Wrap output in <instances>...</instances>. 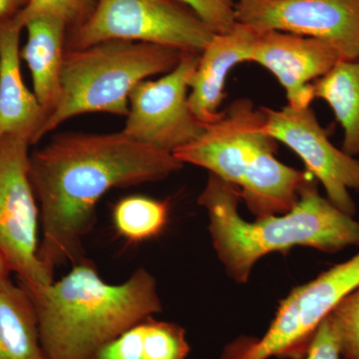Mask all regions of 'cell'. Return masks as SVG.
I'll list each match as a JSON object with an SVG mask.
<instances>
[{
    "mask_svg": "<svg viewBox=\"0 0 359 359\" xmlns=\"http://www.w3.org/2000/svg\"><path fill=\"white\" fill-rule=\"evenodd\" d=\"M184 164L173 154L110 134L65 133L30 154L29 177L39 204V257L54 276L58 266L84 257L99 200L114 188L161 181Z\"/></svg>",
    "mask_w": 359,
    "mask_h": 359,
    "instance_id": "obj_1",
    "label": "cell"
},
{
    "mask_svg": "<svg viewBox=\"0 0 359 359\" xmlns=\"http://www.w3.org/2000/svg\"><path fill=\"white\" fill-rule=\"evenodd\" d=\"M18 283L34 306L47 359H92L111 340L162 311L157 283L145 269L110 285L85 257L49 285Z\"/></svg>",
    "mask_w": 359,
    "mask_h": 359,
    "instance_id": "obj_2",
    "label": "cell"
},
{
    "mask_svg": "<svg viewBox=\"0 0 359 359\" xmlns=\"http://www.w3.org/2000/svg\"><path fill=\"white\" fill-rule=\"evenodd\" d=\"M240 190L210 174L198 203L209 216L217 256L235 282L249 280L255 264L271 252L313 248L337 252L359 245V223L318 193L314 178L302 189L287 214L245 221L238 212Z\"/></svg>",
    "mask_w": 359,
    "mask_h": 359,
    "instance_id": "obj_3",
    "label": "cell"
},
{
    "mask_svg": "<svg viewBox=\"0 0 359 359\" xmlns=\"http://www.w3.org/2000/svg\"><path fill=\"white\" fill-rule=\"evenodd\" d=\"M264 124L263 112L250 99H238L199 138L175 151L174 157L237 187L257 219L287 214L314 177L276 159L278 141Z\"/></svg>",
    "mask_w": 359,
    "mask_h": 359,
    "instance_id": "obj_4",
    "label": "cell"
},
{
    "mask_svg": "<svg viewBox=\"0 0 359 359\" xmlns=\"http://www.w3.org/2000/svg\"><path fill=\"white\" fill-rule=\"evenodd\" d=\"M183 53L162 45L125 40L66 51L60 99L37 133L34 145L75 116L95 112L128 115L130 94L135 87L173 70Z\"/></svg>",
    "mask_w": 359,
    "mask_h": 359,
    "instance_id": "obj_5",
    "label": "cell"
},
{
    "mask_svg": "<svg viewBox=\"0 0 359 359\" xmlns=\"http://www.w3.org/2000/svg\"><path fill=\"white\" fill-rule=\"evenodd\" d=\"M358 287L359 252L292 290L263 337H238L224 346L221 359L306 358L321 321Z\"/></svg>",
    "mask_w": 359,
    "mask_h": 359,
    "instance_id": "obj_6",
    "label": "cell"
},
{
    "mask_svg": "<svg viewBox=\"0 0 359 359\" xmlns=\"http://www.w3.org/2000/svg\"><path fill=\"white\" fill-rule=\"evenodd\" d=\"M214 35L197 14L174 0H97L89 18L67 32L65 49L125 40L201 54Z\"/></svg>",
    "mask_w": 359,
    "mask_h": 359,
    "instance_id": "obj_7",
    "label": "cell"
},
{
    "mask_svg": "<svg viewBox=\"0 0 359 359\" xmlns=\"http://www.w3.org/2000/svg\"><path fill=\"white\" fill-rule=\"evenodd\" d=\"M32 142L20 134L0 137V252L18 280H54L39 257V209L29 177Z\"/></svg>",
    "mask_w": 359,
    "mask_h": 359,
    "instance_id": "obj_8",
    "label": "cell"
},
{
    "mask_svg": "<svg viewBox=\"0 0 359 359\" xmlns=\"http://www.w3.org/2000/svg\"><path fill=\"white\" fill-rule=\"evenodd\" d=\"M200 54L183 53L179 65L157 80H144L130 94L121 130L129 138L173 154L204 133L188 105L189 89Z\"/></svg>",
    "mask_w": 359,
    "mask_h": 359,
    "instance_id": "obj_9",
    "label": "cell"
},
{
    "mask_svg": "<svg viewBox=\"0 0 359 359\" xmlns=\"http://www.w3.org/2000/svg\"><path fill=\"white\" fill-rule=\"evenodd\" d=\"M238 23L328 42L344 60L359 59V0H238Z\"/></svg>",
    "mask_w": 359,
    "mask_h": 359,
    "instance_id": "obj_10",
    "label": "cell"
},
{
    "mask_svg": "<svg viewBox=\"0 0 359 359\" xmlns=\"http://www.w3.org/2000/svg\"><path fill=\"white\" fill-rule=\"evenodd\" d=\"M259 109L264 117V131L292 149L323 186L327 199L353 217L356 208L349 190L359 191V161L332 145L327 130L321 126L311 106Z\"/></svg>",
    "mask_w": 359,
    "mask_h": 359,
    "instance_id": "obj_11",
    "label": "cell"
},
{
    "mask_svg": "<svg viewBox=\"0 0 359 359\" xmlns=\"http://www.w3.org/2000/svg\"><path fill=\"white\" fill-rule=\"evenodd\" d=\"M340 60L328 42L292 33L257 32L250 62L263 66L275 75L287 95V105L306 108L316 99L313 84L327 75Z\"/></svg>",
    "mask_w": 359,
    "mask_h": 359,
    "instance_id": "obj_12",
    "label": "cell"
},
{
    "mask_svg": "<svg viewBox=\"0 0 359 359\" xmlns=\"http://www.w3.org/2000/svg\"><path fill=\"white\" fill-rule=\"evenodd\" d=\"M257 32L237 23L230 32L215 33L200 54L197 69L190 82L188 105L193 115L205 126L218 121L226 93V78L235 66L250 62Z\"/></svg>",
    "mask_w": 359,
    "mask_h": 359,
    "instance_id": "obj_13",
    "label": "cell"
},
{
    "mask_svg": "<svg viewBox=\"0 0 359 359\" xmlns=\"http://www.w3.org/2000/svg\"><path fill=\"white\" fill-rule=\"evenodd\" d=\"M22 29L13 18L0 26V137L25 135L34 145L47 115L21 75Z\"/></svg>",
    "mask_w": 359,
    "mask_h": 359,
    "instance_id": "obj_14",
    "label": "cell"
},
{
    "mask_svg": "<svg viewBox=\"0 0 359 359\" xmlns=\"http://www.w3.org/2000/svg\"><path fill=\"white\" fill-rule=\"evenodd\" d=\"M25 28L27 39L20 48V57L29 68L33 93L48 117L61 96L68 28L63 21L49 16L28 21Z\"/></svg>",
    "mask_w": 359,
    "mask_h": 359,
    "instance_id": "obj_15",
    "label": "cell"
},
{
    "mask_svg": "<svg viewBox=\"0 0 359 359\" xmlns=\"http://www.w3.org/2000/svg\"><path fill=\"white\" fill-rule=\"evenodd\" d=\"M0 359H47L32 299L9 278L0 280Z\"/></svg>",
    "mask_w": 359,
    "mask_h": 359,
    "instance_id": "obj_16",
    "label": "cell"
},
{
    "mask_svg": "<svg viewBox=\"0 0 359 359\" xmlns=\"http://www.w3.org/2000/svg\"><path fill=\"white\" fill-rule=\"evenodd\" d=\"M314 97L325 101L344 129L342 151L359 155V59L340 60L313 84Z\"/></svg>",
    "mask_w": 359,
    "mask_h": 359,
    "instance_id": "obj_17",
    "label": "cell"
},
{
    "mask_svg": "<svg viewBox=\"0 0 359 359\" xmlns=\"http://www.w3.org/2000/svg\"><path fill=\"white\" fill-rule=\"evenodd\" d=\"M170 204L145 196H130L113 209V223L120 237L131 243L157 237L169 219Z\"/></svg>",
    "mask_w": 359,
    "mask_h": 359,
    "instance_id": "obj_18",
    "label": "cell"
},
{
    "mask_svg": "<svg viewBox=\"0 0 359 359\" xmlns=\"http://www.w3.org/2000/svg\"><path fill=\"white\" fill-rule=\"evenodd\" d=\"M144 359H187L190 346L183 327L174 323L156 320L149 316L143 320Z\"/></svg>",
    "mask_w": 359,
    "mask_h": 359,
    "instance_id": "obj_19",
    "label": "cell"
},
{
    "mask_svg": "<svg viewBox=\"0 0 359 359\" xmlns=\"http://www.w3.org/2000/svg\"><path fill=\"white\" fill-rule=\"evenodd\" d=\"M96 4L97 0H29L13 20L25 28L28 21L49 16L63 21L70 32L89 18Z\"/></svg>",
    "mask_w": 359,
    "mask_h": 359,
    "instance_id": "obj_20",
    "label": "cell"
},
{
    "mask_svg": "<svg viewBox=\"0 0 359 359\" xmlns=\"http://www.w3.org/2000/svg\"><path fill=\"white\" fill-rule=\"evenodd\" d=\"M344 359L359 356V287L344 297L330 314Z\"/></svg>",
    "mask_w": 359,
    "mask_h": 359,
    "instance_id": "obj_21",
    "label": "cell"
},
{
    "mask_svg": "<svg viewBox=\"0 0 359 359\" xmlns=\"http://www.w3.org/2000/svg\"><path fill=\"white\" fill-rule=\"evenodd\" d=\"M199 16L215 33L230 32L237 25L233 0H174Z\"/></svg>",
    "mask_w": 359,
    "mask_h": 359,
    "instance_id": "obj_22",
    "label": "cell"
},
{
    "mask_svg": "<svg viewBox=\"0 0 359 359\" xmlns=\"http://www.w3.org/2000/svg\"><path fill=\"white\" fill-rule=\"evenodd\" d=\"M143 320L101 347L92 359H144Z\"/></svg>",
    "mask_w": 359,
    "mask_h": 359,
    "instance_id": "obj_23",
    "label": "cell"
},
{
    "mask_svg": "<svg viewBox=\"0 0 359 359\" xmlns=\"http://www.w3.org/2000/svg\"><path fill=\"white\" fill-rule=\"evenodd\" d=\"M341 349L337 330L330 316L320 325L304 359H341Z\"/></svg>",
    "mask_w": 359,
    "mask_h": 359,
    "instance_id": "obj_24",
    "label": "cell"
},
{
    "mask_svg": "<svg viewBox=\"0 0 359 359\" xmlns=\"http://www.w3.org/2000/svg\"><path fill=\"white\" fill-rule=\"evenodd\" d=\"M29 0H0V26L13 20L27 6Z\"/></svg>",
    "mask_w": 359,
    "mask_h": 359,
    "instance_id": "obj_25",
    "label": "cell"
},
{
    "mask_svg": "<svg viewBox=\"0 0 359 359\" xmlns=\"http://www.w3.org/2000/svg\"><path fill=\"white\" fill-rule=\"evenodd\" d=\"M11 271H11V266L7 263L6 257L2 256L1 252H0V280L9 278Z\"/></svg>",
    "mask_w": 359,
    "mask_h": 359,
    "instance_id": "obj_26",
    "label": "cell"
},
{
    "mask_svg": "<svg viewBox=\"0 0 359 359\" xmlns=\"http://www.w3.org/2000/svg\"><path fill=\"white\" fill-rule=\"evenodd\" d=\"M353 359H359V356H358V358H353Z\"/></svg>",
    "mask_w": 359,
    "mask_h": 359,
    "instance_id": "obj_27",
    "label": "cell"
}]
</instances>
